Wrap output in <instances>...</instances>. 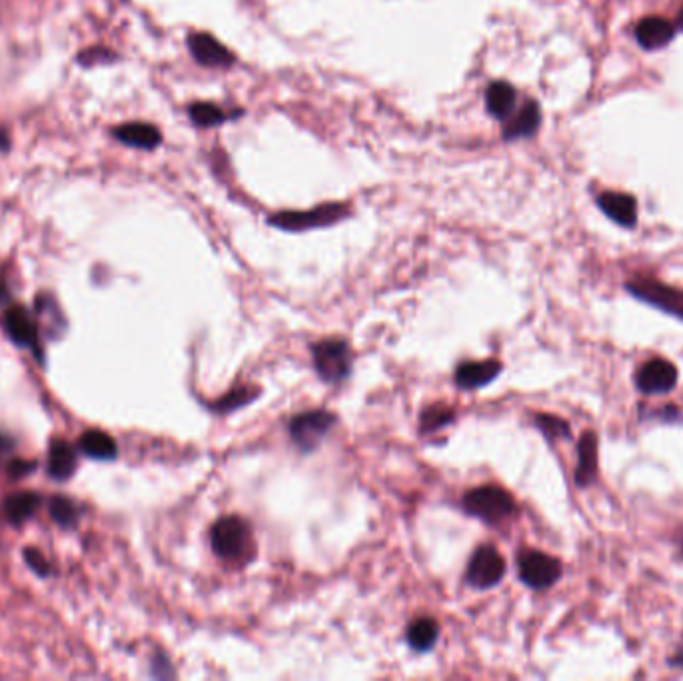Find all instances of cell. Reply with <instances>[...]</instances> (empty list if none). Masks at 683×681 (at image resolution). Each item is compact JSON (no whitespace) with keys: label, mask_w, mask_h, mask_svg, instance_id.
I'll return each mask as SVG.
<instances>
[{"label":"cell","mask_w":683,"mask_h":681,"mask_svg":"<svg viewBox=\"0 0 683 681\" xmlns=\"http://www.w3.org/2000/svg\"><path fill=\"white\" fill-rule=\"evenodd\" d=\"M212 550L226 562H244L254 554L250 524L238 516L220 518L210 532Z\"/></svg>","instance_id":"6da1fadb"},{"label":"cell","mask_w":683,"mask_h":681,"mask_svg":"<svg viewBox=\"0 0 683 681\" xmlns=\"http://www.w3.org/2000/svg\"><path fill=\"white\" fill-rule=\"evenodd\" d=\"M626 292L636 300L668 314L683 322V290L672 284H664L658 278L638 274L626 282Z\"/></svg>","instance_id":"7a4b0ae2"},{"label":"cell","mask_w":683,"mask_h":681,"mask_svg":"<svg viewBox=\"0 0 683 681\" xmlns=\"http://www.w3.org/2000/svg\"><path fill=\"white\" fill-rule=\"evenodd\" d=\"M464 510L488 524H498L516 512V502L512 494L498 486H482L464 496Z\"/></svg>","instance_id":"3957f363"},{"label":"cell","mask_w":683,"mask_h":681,"mask_svg":"<svg viewBox=\"0 0 683 681\" xmlns=\"http://www.w3.org/2000/svg\"><path fill=\"white\" fill-rule=\"evenodd\" d=\"M314 366L322 380L326 382H342L348 378L352 370V354L350 346L344 340L332 338L322 340L312 348Z\"/></svg>","instance_id":"277c9868"},{"label":"cell","mask_w":683,"mask_h":681,"mask_svg":"<svg viewBox=\"0 0 683 681\" xmlns=\"http://www.w3.org/2000/svg\"><path fill=\"white\" fill-rule=\"evenodd\" d=\"M518 570H520V580L536 592L550 590L562 578V572H564L560 560L538 550L524 552L518 560Z\"/></svg>","instance_id":"5b68a950"},{"label":"cell","mask_w":683,"mask_h":681,"mask_svg":"<svg viewBox=\"0 0 683 681\" xmlns=\"http://www.w3.org/2000/svg\"><path fill=\"white\" fill-rule=\"evenodd\" d=\"M348 214L346 204H324L308 212H280L270 216V224L282 230H308V228H320L338 222Z\"/></svg>","instance_id":"8992f818"},{"label":"cell","mask_w":683,"mask_h":681,"mask_svg":"<svg viewBox=\"0 0 683 681\" xmlns=\"http://www.w3.org/2000/svg\"><path fill=\"white\" fill-rule=\"evenodd\" d=\"M334 424L336 416L326 410L304 412L290 422V436L300 450L310 452L322 444L324 436L334 428Z\"/></svg>","instance_id":"52a82bcc"},{"label":"cell","mask_w":683,"mask_h":681,"mask_svg":"<svg viewBox=\"0 0 683 681\" xmlns=\"http://www.w3.org/2000/svg\"><path fill=\"white\" fill-rule=\"evenodd\" d=\"M678 368L666 358H652L636 372V388L646 396H664L678 386Z\"/></svg>","instance_id":"ba28073f"},{"label":"cell","mask_w":683,"mask_h":681,"mask_svg":"<svg viewBox=\"0 0 683 681\" xmlns=\"http://www.w3.org/2000/svg\"><path fill=\"white\" fill-rule=\"evenodd\" d=\"M506 574V562L498 548L494 546H482L476 550V554L470 560L468 566V584L478 590L494 588L502 582Z\"/></svg>","instance_id":"9c48e42d"},{"label":"cell","mask_w":683,"mask_h":681,"mask_svg":"<svg viewBox=\"0 0 683 681\" xmlns=\"http://www.w3.org/2000/svg\"><path fill=\"white\" fill-rule=\"evenodd\" d=\"M598 208L618 226L634 228L638 224V202L632 194L606 190L596 198Z\"/></svg>","instance_id":"30bf717a"},{"label":"cell","mask_w":683,"mask_h":681,"mask_svg":"<svg viewBox=\"0 0 683 681\" xmlns=\"http://www.w3.org/2000/svg\"><path fill=\"white\" fill-rule=\"evenodd\" d=\"M598 450H600L598 434L594 430H586L578 442V448H576L578 464L574 470V480L580 488H588L598 478V470H600Z\"/></svg>","instance_id":"8fae6325"},{"label":"cell","mask_w":683,"mask_h":681,"mask_svg":"<svg viewBox=\"0 0 683 681\" xmlns=\"http://www.w3.org/2000/svg\"><path fill=\"white\" fill-rule=\"evenodd\" d=\"M678 34V24L664 16H646L636 26V40L644 50H662Z\"/></svg>","instance_id":"7c38bea8"},{"label":"cell","mask_w":683,"mask_h":681,"mask_svg":"<svg viewBox=\"0 0 683 681\" xmlns=\"http://www.w3.org/2000/svg\"><path fill=\"white\" fill-rule=\"evenodd\" d=\"M188 46L190 52L194 56L196 62H200L202 66H212V68H226L234 62L232 52L222 46L214 36L206 34V32H194L188 38Z\"/></svg>","instance_id":"4fadbf2b"},{"label":"cell","mask_w":683,"mask_h":681,"mask_svg":"<svg viewBox=\"0 0 683 681\" xmlns=\"http://www.w3.org/2000/svg\"><path fill=\"white\" fill-rule=\"evenodd\" d=\"M504 128V138L506 140H520V138H530L538 132L540 122H542V112L538 102L528 100L516 114H512L506 120Z\"/></svg>","instance_id":"5bb4252c"},{"label":"cell","mask_w":683,"mask_h":681,"mask_svg":"<svg viewBox=\"0 0 683 681\" xmlns=\"http://www.w3.org/2000/svg\"><path fill=\"white\" fill-rule=\"evenodd\" d=\"M502 372V364L498 360L486 362H466L456 370V384L466 390L482 388L498 378Z\"/></svg>","instance_id":"9a60e30c"},{"label":"cell","mask_w":683,"mask_h":681,"mask_svg":"<svg viewBox=\"0 0 683 681\" xmlns=\"http://www.w3.org/2000/svg\"><path fill=\"white\" fill-rule=\"evenodd\" d=\"M516 100H518L516 88L504 80L492 82L486 90L488 112L498 120H508L514 114Z\"/></svg>","instance_id":"2e32d148"},{"label":"cell","mask_w":683,"mask_h":681,"mask_svg":"<svg viewBox=\"0 0 683 681\" xmlns=\"http://www.w3.org/2000/svg\"><path fill=\"white\" fill-rule=\"evenodd\" d=\"M116 138L128 146L134 148H142V150H152L160 144L162 136L158 132L156 126L152 124H144V122H130V124H122L114 130Z\"/></svg>","instance_id":"e0dca14e"},{"label":"cell","mask_w":683,"mask_h":681,"mask_svg":"<svg viewBox=\"0 0 683 681\" xmlns=\"http://www.w3.org/2000/svg\"><path fill=\"white\" fill-rule=\"evenodd\" d=\"M80 446H82L84 454H88L90 458H96V460H110L116 456V444L104 432H96V430L86 432L80 440Z\"/></svg>","instance_id":"ac0fdd59"},{"label":"cell","mask_w":683,"mask_h":681,"mask_svg":"<svg viewBox=\"0 0 683 681\" xmlns=\"http://www.w3.org/2000/svg\"><path fill=\"white\" fill-rule=\"evenodd\" d=\"M438 640V624L430 618L418 620L408 630V644L416 652H428Z\"/></svg>","instance_id":"d6986e66"},{"label":"cell","mask_w":683,"mask_h":681,"mask_svg":"<svg viewBox=\"0 0 683 681\" xmlns=\"http://www.w3.org/2000/svg\"><path fill=\"white\" fill-rule=\"evenodd\" d=\"M190 118L194 124H198L202 128H210V126H218V124L230 120V114L224 112L222 108H218L216 104L196 102L190 106Z\"/></svg>","instance_id":"ffe728a7"},{"label":"cell","mask_w":683,"mask_h":681,"mask_svg":"<svg viewBox=\"0 0 683 681\" xmlns=\"http://www.w3.org/2000/svg\"><path fill=\"white\" fill-rule=\"evenodd\" d=\"M536 428L552 442L556 440H568L572 436L570 432V424L558 416H552V414H536Z\"/></svg>","instance_id":"44dd1931"},{"label":"cell","mask_w":683,"mask_h":681,"mask_svg":"<svg viewBox=\"0 0 683 681\" xmlns=\"http://www.w3.org/2000/svg\"><path fill=\"white\" fill-rule=\"evenodd\" d=\"M76 458L66 444H56L50 452V472L54 478H68L74 470Z\"/></svg>","instance_id":"7402d4cb"},{"label":"cell","mask_w":683,"mask_h":681,"mask_svg":"<svg viewBox=\"0 0 683 681\" xmlns=\"http://www.w3.org/2000/svg\"><path fill=\"white\" fill-rule=\"evenodd\" d=\"M6 330L20 344H28L32 340V324H30V320L20 310L8 312V316H6Z\"/></svg>","instance_id":"603a6c76"},{"label":"cell","mask_w":683,"mask_h":681,"mask_svg":"<svg viewBox=\"0 0 683 681\" xmlns=\"http://www.w3.org/2000/svg\"><path fill=\"white\" fill-rule=\"evenodd\" d=\"M452 420H454V414L450 412V408L432 406V408H428V410L422 414V418H420V430H422L424 434H430V432H436L438 428L448 426Z\"/></svg>","instance_id":"cb8c5ba5"},{"label":"cell","mask_w":683,"mask_h":681,"mask_svg":"<svg viewBox=\"0 0 683 681\" xmlns=\"http://www.w3.org/2000/svg\"><path fill=\"white\" fill-rule=\"evenodd\" d=\"M256 396H258L256 390L240 388V390L230 392L226 398H222V400L216 404V408H218V412H230V410H236V408H240V406L252 402Z\"/></svg>","instance_id":"d4e9b609"},{"label":"cell","mask_w":683,"mask_h":681,"mask_svg":"<svg viewBox=\"0 0 683 681\" xmlns=\"http://www.w3.org/2000/svg\"><path fill=\"white\" fill-rule=\"evenodd\" d=\"M32 504H34V498L32 496H16L14 500L8 502V514L12 520H22L30 514L32 510Z\"/></svg>","instance_id":"484cf974"},{"label":"cell","mask_w":683,"mask_h":681,"mask_svg":"<svg viewBox=\"0 0 683 681\" xmlns=\"http://www.w3.org/2000/svg\"><path fill=\"white\" fill-rule=\"evenodd\" d=\"M52 514L56 516V520H58L60 524H66V522H70V520H72V516H74L72 508H70L66 502H60V500H56V502H54V506H52Z\"/></svg>","instance_id":"4316f807"},{"label":"cell","mask_w":683,"mask_h":681,"mask_svg":"<svg viewBox=\"0 0 683 681\" xmlns=\"http://www.w3.org/2000/svg\"><path fill=\"white\" fill-rule=\"evenodd\" d=\"M668 666H670V668H676V670H682L683 672V648H680L672 658H668Z\"/></svg>","instance_id":"83f0119b"},{"label":"cell","mask_w":683,"mask_h":681,"mask_svg":"<svg viewBox=\"0 0 683 681\" xmlns=\"http://www.w3.org/2000/svg\"><path fill=\"white\" fill-rule=\"evenodd\" d=\"M676 24H678L680 30H683V4L682 8H680V12H678V22H676Z\"/></svg>","instance_id":"f1b7e54d"}]
</instances>
